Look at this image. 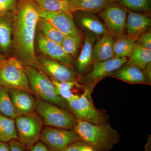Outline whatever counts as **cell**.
Listing matches in <instances>:
<instances>
[{
    "instance_id": "obj_2",
    "label": "cell",
    "mask_w": 151,
    "mask_h": 151,
    "mask_svg": "<svg viewBox=\"0 0 151 151\" xmlns=\"http://www.w3.org/2000/svg\"><path fill=\"white\" fill-rule=\"evenodd\" d=\"M73 130L95 151H110L120 141L119 133L109 123L96 124L78 120Z\"/></svg>"
},
{
    "instance_id": "obj_34",
    "label": "cell",
    "mask_w": 151,
    "mask_h": 151,
    "mask_svg": "<svg viewBox=\"0 0 151 151\" xmlns=\"http://www.w3.org/2000/svg\"><path fill=\"white\" fill-rule=\"evenodd\" d=\"M84 142L79 141L68 146L63 151H81Z\"/></svg>"
},
{
    "instance_id": "obj_32",
    "label": "cell",
    "mask_w": 151,
    "mask_h": 151,
    "mask_svg": "<svg viewBox=\"0 0 151 151\" xmlns=\"http://www.w3.org/2000/svg\"><path fill=\"white\" fill-rule=\"evenodd\" d=\"M17 0H0V4L4 12L11 13L16 6Z\"/></svg>"
},
{
    "instance_id": "obj_19",
    "label": "cell",
    "mask_w": 151,
    "mask_h": 151,
    "mask_svg": "<svg viewBox=\"0 0 151 151\" xmlns=\"http://www.w3.org/2000/svg\"><path fill=\"white\" fill-rule=\"evenodd\" d=\"M115 38L108 32L102 36L94 46L93 58L94 62L104 61L115 57Z\"/></svg>"
},
{
    "instance_id": "obj_24",
    "label": "cell",
    "mask_w": 151,
    "mask_h": 151,
    "mask_svg": "<svg viewBox=\"0 0 151 151\" xmlns=\"http://www.w3.org/2000/svg\"><path fill=\"white\" fill-rule=\"evenodd\" d=\"M136 40L126 35L116 38L114 42L115 57L123 58L129 57L132 54Z\"/></svg>"
},
{
    "instance_id": "obj_13",
    "label": "cell",
    "mask_w": 151,
    "mask_h": 151,
    "mask_svg": "<svg viewBox=\"0 0 151 151\" xmlns=\"http://www.w3.org/2000/svg\"><path fill=\"white\" fill-rule=\"evenodd\" d=\"M37 45L40 51L45 56L73 68V58L64 51L60 45L49 39L42 33L38 37Z\"/></svg>"
},
{
    "instance_id": "obj_17",
    "label": "cell",
    "mask_w": 151,
    "mask_h": 151,
    "mask_svg": "<svg viewBox=\"0 0 151 151\" xmlns=\"http://www.w3.org/2000/svg\"><path fill=\"white\" fill-rule=\"evenodd\" d=\"M109 76L129 84L151 85V80L147 78L142 70L126 63L111 73Z\"/></svg>"
},
{
    "instance_id": "obj_11",
    "label": "cell",
    "mask_w": 151,
    "mask_h": 151,
    "mask_svg": "<svg viewBox=\"0 0 151 151\" xmlns=\"http://www.w3.org/2000/svg\"><path fill=\"white\" fill-rule=\"evenodd\" d=\"M36 68L55 81H77L73 68L45 55L37 57Z\"/></svg>"
},
{
    "instance_id": "obj_9",
    "label": "cell",
    "mask_w": 151,
    "mask_h": 151,
    "mask_svg": "<svg viewBox=\"0 0 151 151\" xmlns=\"http://www.w3.org/2000/svg\"><path fill=\"white\" fill-rule=\"evenodd\" d=\"M98 13L108 32L115 38L125 35L127 9L112 1Z\"/></svg>"
},
{
    "instance_id": "obj_21",
    "label": "cell",
    "mask_w": 151,
    "mask_h": 151,
    "mask_svg": "<svg viewBox=\"0 0 151 151\" xmlns=\"http://www.w3.org/2000/svg\"><path fill=\"white\" fill-rule=\"evenodd\" d=\"M70 11H84L96 13L99 12L113 0H68Z\"/></svg>"
},
{
    "instance_id": "obj_18",
    "label": "cell",
    "mask_w": 151,
    "mask_h": 151,
    "mask_svg": "<svg viewBox=\"0 0 151 151\" xmlns=\"http://www.w3.org/2000/svg\"><path fill=\"white\" fill-rule=\"evenodd\" d=\"M77 21L81 27L96 36H103L108 32L103 22L94 13L84 11H76Z\"/></svg>"
},
{
    "instance_id": "obj_26",
    "label": "cell",
    "mask_w": 151,
    "mask_h": 151,
    "mask_svg": "<svg viewBox=\"0 0 151 151\" xmlns=\"http://www.w3.org/2000/svg\"><path fill=\"white\" fill-rule=\"evenodd\" d=\"M0 114L14 119L19 115L12 102L9 89L1 86Z\"/></svg>"
},
{
    "instance_id": "obj_31",
    "label": "cell",
    "mask_w": 151,
    "mask_h": 151,
    "mask_svg": "<svg viewBox=\"0 0 151 151\" xmlns=\"http://www.w3.org/2000/svg\"><path fill=\"white\" fill-rule=\"evenodd\" d=\"M144 48L151 51V32L150 30L141 35L136 40Z\"/></svg>"
},
{
    "instance_id": "obj_27",
    "label": "cell",
    "mask_w": 151,
    "mask_h": 151,
    "mask_svg": "<svg viewBox=\"0 0 151 151\" xmlns=\"http://www.w3.org/2000/svg\"><path fill=\"white\" fill-rule=\"evenodd\" d=\"M42 33L49 39L61 45L65 35L59 31L53 25L45 19L40 18L37 26Z\"/></svg>"
},
{
    "instance_id": "obj_10",
    "label": "cell",
    "mask_w": 151,
    "mask_h": 151,
    "mask_svg": "<svg viewBox=\"0 0 151 151\" xmlns=\"http://www.w3.org/2000/svg\"><path fill=\"white\" fill-rule=\"evenodd\" d=\"M40 139L50 151H63L71 144L81 141L73 129L47 127L42 131Z\"/></svg>"
},
{
    "instance_id": "obj_28",
    "label": "cell",
    "mask_w": 151,
    "mask_h": 151,
    "mask_svg": "<svg viewBox=\"0 0 151 151\" xmlns=\"http://www.w3.org/2000/svg\"><path fill=\"white\" fill-rule=\"evenodd\" d=\"M38 6L43 10L49 12H70L68 0H33Z\"/></svg>"
},
{
    "instance_id": "obj_22",
    "label": "cell",
    "mask_w": 151,
    "mask_h": 151,
    "mask_svg": "<svg viewBox=\"0 0 151 151\" xmlns=\"http://www.w3.org/2000/svg\"><path fill=\"white\" fill-rule=\"evenodd\" d=\"M151 62V51L144 48L139 43L136 42L132 54L126 64L143 70Z\"/></svg>"
},
{
    "instance_id": "obj_25",
    "label": "cell",
    "mask_w": 151,
    "mask_h": 151,
    "mask_svg": "<svg viewBox=\"0 0 151 151\" xmlns=\"http://www.w3.org/2000/svg\"><path fill=\"white\" fill-rule=\"evenodd\" d=\"M53 83L57 92L60 96L65 102L70 100L73 97L76 89L84 88L77 81H58L50 78Z\"/></svg>"
},
{
    "instance_id": "obj_38",
    "label": "cell",
    "mask_w": 151,
    "mask_h": 151,
    "mask_svg": "<svg viewBox=\"0 0 151 151\" xmlns=\"http://www.w3.org/2000/svg\"><path fill=\"white\" fill-rule=\"evenodd\" d=\"M81 151H95L91 146L84 142L81 147Z\"/></svg>"
},
{
    "instance_id": "obj_30",
    "label": "cell",
    "mask_w": 151,
    "mask_h": 151,
    "mask_svg": "<svg viewBox=\"0 0 151 151\" xmlns=\"http://www.w3.org/2000/svg\"><path fill=\"white\" fill-rule=\"evenodd\" d=\"M129 10L150 13L151 0H113Z\"/></svg>"
},
{
    "instance_id": "obj_20",
    "label": "cell",
    "mask_w": 151,
    "mask_h": 151,
    "mask_svg": "<svg viewBox=\"0 0 151 151\" xmlns=\"http://www.w3.org/2000/svg\"><path fill=\"white\" fill-rule=\"evenodd\" d=\"M12 34L11 13L0 15V52L4 57L9 53L12 46Z\"/></svg>"
},
{
    "instance_id": "obj_12",
    "label": "cell",
    "mask_w": 151,
    "mask_h": 151,
    "mask_svg": "<svg viewBox=\"0 0 151 151\" xmlns=\"http://www.w3.org/2000/svg\"><path fill=\"white\" fill-rule=\"evenodd\" d=\"M38 11L40 18L49 22L64 35L80 33L74 23L73 13L67 11L49 12L43 10L39 6Z\"/></svg>"
},
{
    "instance_id": "obj_33",
    "label": "cell",
    "mask_w": 151,
    "mask_h": 151,
    "mask_svg": "<svg viewBox=\"0 0 151 151\" xmlns=\"http://www.w3.org/2000/svg\"><path fill=\"white\" fill-rule=\"evenodd\" d=\"M10 151H27V149L17 139L13 140L8 143Z\"/></svg>"
},
{
    "instance_id": "obj_40",
    "label": "cell",
    "mask_w": 151,
    "mask_h": 151,
    "mask_svg": "<svg viewBox=\"0 0 151 151\" xmlns=\"http://www.w3.org/2000/svg\"><path fill=\"white\" fill-rule=\"evenodd\" d=\"M6 14L3 11L2 8L1 6V4H0V15L3 14Z\"/></svg>"
},
{
    "instance_id": "obj_36",
    "label": "cell",
    "mask_w": 151,
    "mask_h": 151,
    "mask_svg": "<svg viewBox=\"0 0 151 151\" xmlns=\"http://www.w3.org/2000/svg\"><path fill=\"white\" fill-rule=\"evenodd\" d=\"M143 71L147 78L151 80V62L147 65Z\"/></svg>"
},
{
    "instance_id": "obj_14",
    "label": "cell",
    "mask_w": 151,
    "mask_h": 151,
    "mask_svg": "<svg viewBox=\"0 0 151 151\" xmlns=\"http://www.w3.org/2000/svg\"><path fill=\"white\" fill-rule=\"evenodd\" d=\"M151 25L150 14L129 10L126 20L127 36L135 40L148 31Z\"/></svg>"
},
{
    "instance_id": "obj_35",
    "label": "cell",
    "mask_w": 151,
    "mask_h": 151,
    "mask_svg": "<svg viewBox=\"0 0 151 151\" xmlns=\"http://www.w3.org/2000/svg\"><path fill=\"white\" fill-rule=\"evenodd\" d=\"M29 151H50L49 149L42 142H38L32 146Z\"/></svg>"
},
{
    "instance_id": "obj_16",
    "label": "cell",
    "mask_w": 151,
    "mask_h": 151,
    "mask_svg": "<svg viewBox=\"0 0 151 151\" xmlns=\"http://www.w3.org/2000/svg\"><path fill=\"white\" fill-rule=\"evenodd\" d=\"M85 40L84 45L76 62V69L78 74L82 75L94 63L93 58L94 43L97 37L94 34L84 32Z\"/></svg>"
},
{
    "instance_id": "obj_1",
    "label": "cell",
    "mask_w": 151,
    "mask_h": 151,
    "mask_svg": "<svg viewBox=\"0 0 151 151\" xmlns=\"http://www.w3.org/2000/svg\"><path fill=\"white\" fill-rule=\"evenodd\" d=\"M40 18L38 6L33 0H19L12 15V45L24 66L36 68L34 43Z\"/></svg>"
},
{
    "instance_id": "obj_8",
    "label": "cell",
    "mask_w": 151,
    "mask_h": 151,
    "mask_svg": "<svg viewBox=\"0 0 151 151\" xmlns=\"http://www.w3.org/2000/svg\"><path fill=\"white\" fill-rule=\"evenodd\" d=\"M18 140L27 150L40 139L42 120L36 114L18 115L15 119Z\"/></svg>"
},
{
    "instance_id": "obj_39",
    "label": "cell",
    "mask_w": 151,
    "mask_h": 151,
    "mask_svg": "<svg viewBox=\"0 0 151 151\" xmlns=\"http://www.w3.org/2000/svg\"><path fill=\"white\" fill-rule=\"evenodd\" d=\"M145 151H151V137L150 135L148 138L147 142L145 146Z\"/></svg>"
},
{
    "instance_id": "obj_15",
    "label": "cell",
    "mask_w": 151,
    "mask_h": 151,
    "mask_svg": "<svg viewBox=\"0 0 151 151\" xmlns=\"http://www.w3.org/2000/svg\"><path fill=\"white\" fill-rule=\"evenodd\" d=\"M9 90L12 102L19 115L36 114V100L31 94L20 89Z\"/></svg>"
},
{
    "instance_id": "obj_41",
    "label": "cell",
    "mask_w": 151,
    "mask_h": 151,
    "mask_svg": "<svg viewBox=\"0 0 151 151\" xmlns=\"http://www.w3.org/2000/svg\"><path fill=\"white\" fill-rule=\"evenodd\" d=\"M5 59V58L1 54V52H0V62L3 60Z\"/></svg>"
},
{
    "instance_id": "obj_4",
    "label": "cell",
    "mask_w": 151,
    "mask_h": 151,
    "mask_svg": "<svg viewBox=\"0 0 151 151\" xmlns=\"http://www.w3.org/2000/svg\"><path fill=\"white\" fill-rule=\"evenodd\" d=\"M91 95L85 89L81 94H74L66 102L69 111L78 120L96 124L109 123L110 117L106 111L95 108Z\"/></svg>"
},
{
    "instance_id": "obj_7",
    "label": "cell",
    "mask_w": 151,
    "mask_h": 151,
    "mask_svg": "<svg viewBox=\"0 0 151 151\" xmlns=\"http://www.w3.org/2000/svg\"><path fill=\"white\" fill-rule=\"evenodd\" d=\"M127 58H119L114 57L111 59L94 62L91 70L88 73L81 76L78 83L84 89L92 93L96 84L100 81L117 70L125 64Z\"/></svg>"
},
{
    "instance_id": "obj_3",
    "label": "cell",
    "mask_w": 151,
    "mask_h": 151,
    "mask_svg": "<svg viewBox=\"0 0 151 151\" xmlns=\"http://www.w3.org/2000/svg\"><path fill=\"white\" fill-rule=\"evenodd\" d=\"M24 68L31 89L37 99L69 111L67 103L59 96L54 84L47 76L33 66L26 65Z\"/></svg>"
},
{
    "instance_id": "obj_5",
    "label": "cell",
    "mask_w": 151,
    "mask_h": 151,
    "mask_svg": "<svg viewBox=\"0 0 151 151\" xmlns=\"http://www.w3.org/2000/svg\"><path fill=\"white\" fill-rule=\"evenodd\" d=\"M0 86L17 89L33 94L24 65L17 57H13L0 62Z\"/></svg>"
},
{
    "instance_id": "obj_6",
    "label": "cell",
    "mask_w": 151,
    "mask_h": 151,
    "mask_svg": "<svg viewBox=\"0 0 151 151\" xmlns=\"http://www.w3.org/2000/svg\"><path fill=\"white\" fill-rule=\"evenodd\" d=\"M36 112L49 127L73 129L78 119L73 113L57 105L37 98Z\"/></svg>"
},
{
    "instance_id": "obj_23",
    "label": "cell",
    "mask_w": 151,
    "mask_h": 151,
    "mask_svg": "<svg viewBox=\"0 0 151 151\" xmlns=\"http://www.w3.org/2000/svg\"><path fill=\"white\" fill-rule=\"evenodd\" d=\"M17 139L15 119L0 114V142L9 143Z\"/></svg>"
},
{
    "instance_id": "obj_29",
    "label": "cell",
    "mask_w": 151,
    "mask_h": 151,
    "mask_svg": "<svg viewBox=\"0 0 151 151\" xmlns=\"http://www.w3.org/2000/svg\"><path fill=\"white\" fill-rule=\"evenodd\" d=\"M81 33L76 35L65 36L61 44L63 50L71 57H76L81 46L82 37Z\"/></svg>"
},
{
    "instance_id": "obj_37",
    "label": "cell",
    "mask_w": 151,
    "mask_h": 151,
    "mask_svg": "<svg viewBox=\"0 0 151 151\" xmlns=\"http://www.w3.org/2000/svg\"><path fill=\"white\" fill-rule=\"evenodd\" d=\"M0 151H10L9 143L0 142Z\"/></svg>"
}]
</instances>
